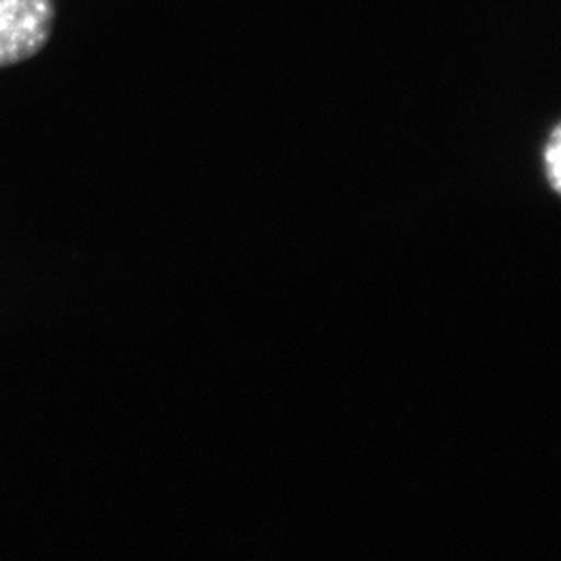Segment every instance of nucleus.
<instances>
[{
  "label": "nucleus",
  "instance_id": "1",
  "mask_svg": "<svg viewBox=\"0 0 561 561\" xmlns=\"http://www.w3.org/2000/svg\"><path fill=\"white\" fill-rule=\"evenodd\" d=\"M55 0H0V69L32 59L48 44Z\"/></svg>",
  "mask_w": 561,
  "mask_h": 561
},
{
  "label": "nucleus",
  "instance_id": "2",
  "mask_svg": "<svg viewBox=\"0 0 561 561\" xmlns=\"http://www.w3.org/2000/svg\"><path fill=\"white\" fill-rule=\"evenodd\" d=\"M545 167L553 187L561 194V123L553 129L545 148Z\"/></svg>",
  "mask_w": 561,
  "mask_h": 561
}]
</instances>
